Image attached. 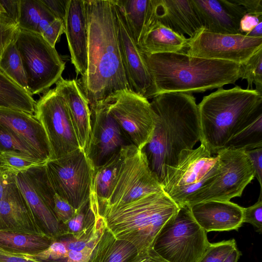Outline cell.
Masks as SVG:
<instances>
[{
    "mask_svg": "<svg viewBox=\"0 0 262 262\" xmlns=\"http://www.w3.org/2000/svg\"><path fill=\"white\" fill-rule=\"evenodd\" d=\"M87 69L77 80L90 106L129 90L120 51L113 0H84Z\"/></svg>",
    "mask_w": 262,
    "mask_h": 262,
    "instance_id": "cell-1",
    "label": "cell"
},
{
    "mask_svg": "<svg viewBox=\"0 0 262 262\" xmlns=\"http://www.w3.org/2000/svg\"><path fill=\"white\" fill-rule=\"evenodd\" d=\"M152 99L155 127L150 140L141 150L162 184L166 167L176 164L183 150L193 149L200 141V120L198 104L192 94L166 93Z\"/></svg>",
    "mask_w": 262,
    "mask_h": 262,
    "instance_id": "cell-2",
    "label": "cell"
},
{
    "mask_svg": "<svg viewBox=\"0 0 262 262\" xmlns=\"http://www.w3.org/2000/svg\"><path fill=\"white\" fill-rule=\"evenodd\" d=\"M155 96L166 93H203L234 84L241 77V64L203 58L184 52L141 54Z\"/></svg>",
    "mask_w": 262,
    "mask_h": 262,
    "instance_id": "cell-3",
    "label": "cell"
},
{
    "mask_svg": "<svg viewBox=\"0 0 262 262\" xmlns=\"http://www.w3.org/2000/svg\"><path fill=\"white\" fill-rule=\"evenodd\" d=\"M201 144L211 154L226 148L239 131L262 115V94L236 86L223 88L198 104Z\"/></svg>",
    "mask_w": 262,
    "mask_h": 262,
    "instance_id": "cell-4",
    "label": "cell"
},
{
    "mask_svg": "<svg viewBox=\"0 0 262 262\" xmlns=\"http://www.w3.org/2000/svg\"><path fill=\"white\" fill-rule=\"evenodd\" d=\"M179 207L163 191L100 211L106 227L117 238L131 243L138 253L152 248L166 222Z\"/></svg>",
    "mask_w": 262,
    "mask_h": 262,
    "instance_id": "cell-5",
    "label": "cell"
},
{
    "mask_svg": "<svg viewBox=\"0 0 262 262\" xmlns=\"http://www.w3.org/2000/svg\"><path fill=\"white\" fill-rule=\"evenodd\" d=\"M219 172L218 156H212L201 144L195 149L183 150L176 164L166 167L162 189L179 207L187 206L190 199L210 185Z\"/></svg>",
    "mask_w": 262,
    "mask_h": 262,
    "instance_id": "cell-6",
    "label": "cell"
},
{
    "mask_svg": "<svg viewBox=\"0 0 262 262\" xmlns=\"http://www.w3.org/2000/svg\"><path fill=\"white\" fill-rule=\"evenodd\" d=\"M210 244L190 207L183 206L161 228L152 248L168 262H198Z\"/></svg>",
    "mask_w": 262,
    "mask_h": 262,
    "instance_id": "cell-7",
    "label": "cell"
},
{
    "mask_svg": "<svg viewBox=\"0 0 262 262\" xmlns=\"http://www.w3.org/2000/svg\"><path fill=\"white\" fill-rule=\"evenodd\" d=\"M21 57L30 93H45L58 81L65 68L55 47L39 33L19 30L14 41Z\"/></svg>",
    "mask_w": 262,
    "mask_h": 262,
    "instance_id": "cell-8",
    "label": "cell"
},
{
    "mask_svg": "<svg viewBox=\"0 0 262 262\" xmlns=\"http://www.w3.org/2000/svg\"><path fill=\"white\" fill-rule=\"evenodd\" d=\"M46 168L55 193L75 210L90 199L94 169L83 150L49 160Z\"/></svg>",
    "mask_w": 262,
    "mask_h": 262,
    "instance_id": "cell-9",
    "label": "cell"
},
{
    "mask_svg": "<svg viewBox=\"0 0 262 262\" xmlns=\"http://www.w3.org/2000/svg\"><path fill=\"white\" fill-rule=\"evenodd\" d=\"M216 155L220 161L218 175L210 185L193 195L187 206L209 201H229L241 196L254 179V170L245 151L228 148Z\"/></svg>",
    "mask_w": 262,
    "mask_h": 262,
    "instance_id": "cell-10",
    "label": "cell"
},
{
    "mask_svg": "<svg viewBox=\"0 0 262 262\" xmlns=\"http://www.w3.org/2000/svg\"><path fill=\"white\" fill-rule=\"evenodd\" d=\"M34 116L46 134L51 149L50 160L80 148L66 103L55 88L36 102Z\"/></svg>",
    "mask_w": 262,
    "mask_h": 262,
    "instance_id": "cell-11",
    "label": "cell"
},
{
    "mask_svg": "<svg viewBox=\"0 0 262 262\" xmlns=\"http://www.w3.org/2000/svg\"><path fill=\"white\" fill-rule=\"evenodd\" d=\"M16 182L43 233L55 240L64 235L63 226L54 212L56 193L49 179L46 164L17 173Z\"/></svg>",
    "mask_w": 262,
    "mask_h": 262,
    "instance_id": "cell-12",
    "label": "cell"
},
{
    "mask_svg": "<svg viewBox=\"0 0 262 262\" xmlns=\"http://www.w3.org/2000/svg\"><path fill=\"white\" fill-rule=\"evenodd\" d=\"M123 148V159L116 184L103 208L119 206L163 191L143 152L133 144L124 146Z\"/></svg>",
    "mask_w": 262,
    "mask_h": 262,
    "instance_id": "cell-13",
    "label": "cell"
},
{
    "mask_svg": "<svg viewBox=\"0 0 262 262\" xmlns=\"http://www.w3.org/2000/svg\"><path fill=\"white\" fill-rule=\"evenodd\" d=\"M106 101L111 114L127 139L142 150L150 140L155 127V114L148 99L124 90Z\"/></svg>",
    "mask_w": 262,
    "mask_h": 262,
    "instance_id": "cell-14",
    "label": "cell"
},
{
    "mask_svg": "<svg viewBox=\"0 0 262 262\" xmlns=\"http://www.w3.org/2000/svg\"><path fill=\"white\" fill-rule=\"evenodd\" d=\"M262 48V37L221 34L204 30L189 38L186 54L191 56L243 64Z\"/></svg>",
    "mask_w": 262,
    "mask_h": 262,
    "instance_id": "cell-15",
    "label": "cell"
},
{
    "mask_svg": "<svg viewBox=\"0 0 262 262\" xmlns=\"http://www.w3.org/2000/svg\"><path fill=\"white\" fill-rule=\"evenodd\" d=\"M90 108L91 133L85 153L95 169L132 143L111 114L107 101L98 102Z\"/></svg>",
    "mask_w": 262,
    "mask_h": 262,
    "instance_id": "cell-16",
    "label": "cell"
},
{
    "mask_svg": "<svg viewBox=\"0 0 262 262\" xmlns=\"http://www.w3.org/2000/svg\"><path fill=\"white\" fill-rule=\"evenodd\" d=\"M118 37L129 90L147 99L155 96L152 82L142 55L120 10L114 3Z\"/></svg>",
    "mask_w": 262,
    "mask_h": 262,
    "instance_id": "cell-17",
    "label": "cell"
},
{
    "mask_svg": "<svg viewBox=\"0 0 262 262\" xmlns=\"http://www.w3.org/2000/svg\"><path fill=\"white\" fill-rule=\"evenodd\" d=\"M148 17L190 39L204 30L191 0H150Z\"/></svg>",
    "mask_w": 262,
    "mask_h": 262,
    "instance_id": "cell-18",
    "label": "cell"
},
{
    "mask_svg": "<svg viewBox=\"0 0 262 262\" xmlns=\"http://www.w3.org/2000/svg\"><path fill=\"white\" fill-rule=\"evenodd\" d=\"M71 61L77 75L87 69V20L84 0H68L63 19Z\"/></svg>",
    "mask_w": 262,
    "mask_h": 262,
    "instance_id": "cell-19",
    "label": "cell"
},
{
    "mask_svg": "<svg viewBox=\"0 0 262 262\" xmlns=\"http://www.w3.org/2000/svg\"><path fill=\"white\" fill-rule=\"evenodd\" d=\"M189 207L193 217L206 233L238 230L243 224L244 208L230 201H209Z\"/></svg>",
    "mask_w": 262,
    "mask_h": 262,
    "instance_id": "cell-20",
    "label": "cell"
},
{
    "mask_svg": "<svg viewBox=\"0 0 262 262\" xmlns=\"http://www.w3.org/2000/svg\"><path fill=\"white\" fill-rule=\"evenodd\" d=\"M0 230L45 234L34 221L17 185L16 176L8 185L0 201Z\"/></svg>",
    "mask_w": 262,
    "mask_h": 262,
    "instance_id": "cell-21",
    "label": "cell"
},
{
    "mask_svg": "<svg viewBox=\"0 0 262 262\" xmlns=\"http://www.w3.org/2000/svg\"><path fill=\"white\" fill-rule=\"evenodd\" d=\"M55 88L62 96L68 107L80 148L87 149L91 133V111L89 103L78 81L62 77Z\"/></svg>",
    "mask_w": 262,
    "mask_h": 262,
    "instance_id": "cell-22",
    "label": "cell"
},
{
    "mask_svg": "<svg viewBox=\"0 0 262 262\" xmlns=\"http://www.w3.org/2000/svg\"><path fill=\"white\" fill-rule=\"evenodd\" d=\"M0 123L16 134L48 162L51 149L41 123L33 114L24 111L0 108Z\"/></svg>",
    "mask_w": 262,
    "mask_h": 262,
    "instance_id": "cell-23",
    "label": "cell"
},
{
    "mask_svg": "<svg viewBox=\"0 0 262 262\" xmlns=\"http://www.w3.org/2000/svg\"><path fill=\"white\" fill-rule=\"evenodd\" d=\"M188 41L189 38L148 17L137 46L140 53L145 55L182 52Z\"/></svg>",
    "mask_w": 262,
    "mask_h": 262,
    "instance_id": "cell-24",
    "label": "cell"
},
{
    "mask_svg": "<svg viewBox=\"0 0 262 262\" xmlns=\"http://www.w3.org/2000/svg\"><path fill=\"white\" fill-rule=\"evenodd\" d=\"M204 30L221 34H240L239 20L234 17L222 0H191Z\"/></svg>",
    "mask_w": 262,
    "mask_h": 262,
    "instance_id": "cell-25",
    "label": "cell"
},
{
    "mask_svg": "<svg viewBox=\"0 0 262 262\" xmlns=\"http://www.w3.org/2000/svg\"><path fill=\"white\" fill-rule=\"evenodd\" d=\"M123 148L94 170L90 198L98 204L99 212L106 205L116 184L123 159Z\"/></svg>",
    "mask_w": 262,
    "mask_h": 262,
    "instance_id": "cell-26",
    "label": "cell"
},
{
    "mask_svg": "<svg viewBox=\"0 0 262 262\" xmlns=\"http://www.w3.org/2000/svg\"><path fill=\"white\" fill-rule=\"evenodd\" d=\"M54 241L45 234L0 230V249L13 254L35 255L45 250Z\"/></svg>",
    "mask_w": 262,
    "mask_h": 262,
    "instance_id": "cell-27",
    "label": "cell"
},
{
    "mask_svg": "<svg viewBox=\"0 0 262 262\" xmlns=\"http://www.w3.org/2000/svg\"><path fill=\"white\" fill-rule=\"evenodd\" d=\"M137 253L134 245L116 238L105 226L90 262H130Z\"/></svg>",
    "mask_w": 262,
    "mask_h": 262,
    "instance_id": "cell-28",
    "label": "cell"
},
{
    "mask_svg": "<svg viewBox=\"0 0 262 262\" xmlns=\"http://www.w3.org/2000/svg\"><path fill=\"white\" fill-rule=\"evenodd\" d=\"M35 104L32 95L15 83L0 68V108L33 114Z\"/></svg>",
    "mask_w": 262,
    "mask_h": 262,
    "instance_id": "cell-29",
    "label": "cell"
},
{
    "mask_svg": "<svg viewBox=\"0 0 262 262\" xmlns=\"http://www.w3.org/2000/svg\"><path fill=\"white\" fill-rule=\"evenodd\" d=\"M137 45L147 21L150 0H113Z\"/></svg>",
    "mask_w": 262,
    "mask_h": 262,
    "instance_id": "cell-30",
    "label": "cell"
},
{
    "mask_svg": "<svg viewBox=\"0 0 262 262\" xmlns=\"http://www.w3.org/2000/svg\"><path fill=\"white\" fill-rule=\"evenodd\" d=\"M56 18L41 0H20L18 25L20 30L38 33L41 21Z\"/></svg>",
    "mask_w": 262,
    "mask_h": 262,
    "instance_id": "cell-31",
    "label": "cell"
},
{
    "mask_svg": "<svg viewBox=\"0 0 262 262\" xmlns=\"http://www.w3.org/2000/svg\"><path fill=\"white\" fill-rule=\"evenodd\" d=\"M262 147V115L239 131L225 148L248 150Z\"/></svg>",
    "mask_w": 262,
    "mask_h": 262,
    "instance_id": "cell-32",
    "label": "cell"
},
{
    "mask_svg": "<svg viewBox=\"0 0 262 262\" xmlns=\"http://www.w3.org/2000/svg\"><path fill=\"white\" fill-rule=\"evenodd\" d=\"M14 41L4 51L0 60V68L11 80L30 93L22 60Z\"/></svg>",
    "mask_w": 262,
    "mask_h": 262,
    "instance_id": "cell-33",
    "label": "cell"
},
{
    "mask_svg": "<svg viewBox=\"0 0 262 262\" xmlns=\"http://www.w3.org/2000/svg\"><path fill=\"white\" fill-rule=\"evenodd\" d=\"M47 162L20 152L7 151L0 152V165L16 174Z\"/></svg>",
    "mask_w": 262,
    "mask_h": 262,
    "instance_id": "cell-34",
    "label": "cell"
},
{
    "mask_svg": "<svg viewBox=\"0 0 262 262\" xmlns=\"http://www.w3.org/2000/svg\"><path fill=\"white\" fill-rule=\"evenodd\" d=\"M7 151L20 152L44 160L28 143L0 123V152Z\"/></svg>",
    "mask_w": 262,
    "mask_h": 262,
    "instance_id": "cell-35",
    "label": "cell"
},
{
    "mask_svg": "<svg viewBox=\"0 0 262 262\" xmlns=\"http://www.w3.org/2000/svg\"><path fill=\"white\" fill-rule=\"evenodd\" d=\"M242 79H246L247 89L252 90V85H255V90L262 94V48L258 50L245 63L241 64Z\"/></svg>",
    "mask_w": 262,
    "mask_h": 262,
    "instance_id": "cell-36",
    "label": "cell"
},
{
    "mask_svg": "<svg viewBox=\"0 0 262 262\" xmlns=\"http://www.w3.org/2000/svg\"><path fill=\"white\" fill-rule=\"evenodd\" d=\"M237 247L234 238L210 243L198 262H223Z\"/></svg>",
    "mask_w": 262,
    "mask_h": 262,
    "instance_id": "cell-37",
    "label": "cell"
},
{
    "mask_svg": "<svg viewBox=\"0 0 262 262\" xmlns=\"http://www.w3.org/2000/svg\"><path fill=\"white\" fill-rule=\"evenodd\" d=\"M18 25L6 13H0V60L8 46L16 38Z\"/></svg>",
    "mask_w": 262,
    "mask_h": 262,
    "instance_id": "cell-38",
    "label": "cell"
},
{
    "mask_svg": "<svg viewBox=\"0 0 262 262\" xmlns=\"http://www.w3.org/2000/svg\"><path fill=\"white\" fill-rule=\"evenodd\" d=\"M68 251L62 242L55 240L45 250L36 255L30 256L38 260L51 262L67 258Z\"/></svg>",
    "mask_w": 262,
    "mask_h": 262,
    "instance_id": "cell-39",
    "label": "cell"
},
{
    "mask_svg": "<svg viewBox=\"0 0 262 262\" xmlns=\"http://www.w3.org/2000/svg\"><path fill=\"white\" fill-rule=\"evenodd\" d=\"M244 223L250 224L257 232L262 233V193H260L258 201L254 205L244 208Z\"/></svg>",
    "mask_w": 262,
    "mask_h": 262,
    "instance_id": "cell-40",
    "label": "cell"
},
{
    "mask_svg": "<svg viewBox=\"0 0 262 262\" xmlns=\"http://www.w3.org/2000/svg\"><path fill=\"white\" fill-rule=\"evenodd\" d=\"M54 202L55 214L58 221L63 226L74 216L76 210L56 193L54 196Z\"/></svg>",
    "mask_w": 262,
    "mask_h": 262,
    "instance_id": "cell-41",
    "label": "cell"
},
{
    "mask_svg": "<svg viewBox=\"0 0 262 262\" xmlns=\"http://www.w3.org/2000/svg\"><path fill=\"white\" fill-rule=\"evenodd\" d=\"M63 20L55 18L41 33L43 38L53 47H55L61 35L64 33Z\"/></svg>",
    "mask_w": 262,
    "mask_h": 262,
    "instance_id": "cell-42",
    "label": "cell"
},
{
    "mask_svg": "<svg viewBox=\"0 0 262 262\" xmlns=\"http://www.w3.org/2000/svg\"><path fill=\"white\" fill-rule=\"evenodd\" d=\"M254 170L256 178L260 185L262 193V147L245 151Z\"/></svg>",
    "mask_w": 262,
    "mask_h": 262,
    "instance_id": "cell-43",
    "label": "cell"
},
{
    "mask_svg": "<svg viewBox=\"0 0 262 262\" xmlns=\"http://www.w3.org/2000/svg\"><path fill=\"white\" fill-rule=\"evenodd\" d=\"M56 18L63 20L68 0H41Z\"/></svg>",
    "mask_w": 262,
    "mask_h": 262,
    "instance_id": "cell-44",
    "label": "cell"
},
{
    "mask_svg": "<svg viewBox=\"0 0 262 262\" xmlns=\"http://www.w3.org/2000/svg\"><path fill=\"white\" fill-rule=\"evenodd\" d=\"M261 21L262 15L245 14L239 23V33L247 35Z\"/></svg>",
    "mask_w": 262,
    "mask_h": 262,
    "instance_id": "cell-45",
    "label": "cell"
},
{
    "mask_svg": "<svg viewBox=\"0 0 262 262\" xmlns=\"http://www.w3.org/2000/svg\"><path fill=\"white\" fill-rule=\"evenodd\" d=\"M0 262H47L37 259L30 255L16 254L0 249Z\"/></svg>",
    "mask_w": 262,
    "mask_h": 262,
    "instance_id": "cell-46",
    "label": "cell"
},
{
    "mask_svg": "<svg viewBox=\"0 0 262 262\" xmlns=\"http://www.w3.org/2000/svg\"><path fill=\"white\" fill-rule=\"evenodd\" d=\"M243 6L247 14L262 15V0H233Z\"/></svg>",
    "mask_w": 262,
    "mask_h": 262,
    "instance_id": "cell-47",
    "label": "cell"
},
{
    "mask_svg": "<svg viewBox=\"0 0 262 262\" xmlns=\"http://www.w3.org/2000/svg\"><path fill=\"white\" fill-rule=\"evenodd\" d=\"M94 249L88 248L80 251L69 250L67 258V262H90Z\"/></svg>",
    "mask_w": 262,
    "mask_h": 262,
    "instance_id": "cell-48",
    "label": "cell"
},
{
    "mask_svg": "<svg viewBox=\"0 0 262 262\" xmlns=\"http://www.w3.org/2000/svg\"><path fill=\"white\" fill-rule=\"evenodd\" d=\"M130 262H168L161 257L153 248L137 253Z\"/></svg>",
    "mask_w": 262,
    "mask_h": 262,
    "instance_id": "cell-49",
    "label": "cell"
},
{
    "mask_svg": "<svg viewBox=\"0 0 262 262\" xmlns=\"http://www.w3.org/2000/svg\"><path fill=\"white\" fill-rule=\"evenodd\" d=\"M0 3L6 13L18 25L20 0H0Z\"/></svg>",
    "mask_w": 262,
    "mask_h": 262,
    "instance_id": "cell-50",
    "label": "cell"
},
{
    "mask_svg": "<svg viewBox=\"0 0 262 262\" xmlns=\"http://www.w3.org/2000/svg\"><path fill=\"white\" fill-rule=\"evenodd\" d=\"M16 174L0 165V201L4 194L8 185Z\"/></svg>",
    "mask_w": 262,
    "mask_h": 262,
    "instance_id": "cell-51",
    "label": "cell"
},
{
    "mask_svg": "<svg viewBox=\"0 0 262 262\" xmlns=\"http://www.w3.org/2000/svg\"><path fill=\"white\" fill-rule=\"evenodd\" d=\"M241 255V252L237 247L233 250L223 262H238Z\"/></svg>",
    "mask_w": 262,
    "mask_h": 262,
    "instance_id": "cell-52",
    "label": "cell"
},
{
    "mask_svg": "<svg viewBox=\"0 0 262 262\" xmlns=\"http://www.w3.org/2000/svg\"><path fill=\"white\" fill-rule=\"evenodd\" d=\"M247 36L251 37H262V21L257 25Z\"/></svg>",
    "mask_w": 262,
    "mask_h": 262,
    "instance_id": "cell-53",
    "label": "cell"
},
{
    "mask_svg": "<svg viewBox=\"0 0 262 262\" xmlns=\"http://www.w3.org/2000/svg\"><path fill=\"white\" fill-rule=\"evenodd\" d=\"M6 13V12H5V11L4 8L3 7L2 5L0 3V13Z\"/></svg>",
    "mask_w": 262,
    "mask_h": 262,
    "instance_id": "cell-54",
    "label": "cell"
}]
</instances>
